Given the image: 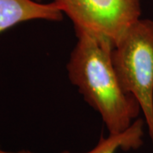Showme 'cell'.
Here are the masks:
<instances>
[{
	"mask_svg": "<svg viewBox=\"0 0 153 153\" xmlns=\"http://www.w3.org/2000/svg\"><path fill=\"white\" fill-rule=\"evenodd\" d=\"M63 16L54 1L44 4L36 0H0V33L34 20L60 22Z\"/></svg>",
	"mask_w": 153,
	"mask_h": 153,
	"instance_id": "277c9868",
	"label": "cell"
},
{
	"mask_svg": "<svg viewBox=\"0 0 153 153\" xmlns=\"http://www.w3.org/2000/svg\"><path fill=\"white\" fill-rule=\"evenodd\" d=\"M75 33L85 32L113 46L140 19L141 0H54Z\"/></svg>",
	"mask_w": 153,
	"mask_h": 153,
	"instance_id": "3957f363",
	"label": "cell"
},
{
	"mask_svg": "<svg viewBox=\"0 0 153 153\" xmlns=\"http://www.w3.org/2000/svg\"><path fill=\"white\" fill-rule=\"evenodd\" d=\"M0 149H1V147H0Z\"/></svg>",
	"mask_w": 153,
	"mask_h": 153,
	"instance_id": "ba28073f",
	"label": "cell"
},
{
	"mask_svg": "<svg viewBox=\"0 0 153 153\" xmlns=\"http://www.w3.org/2000/svg\"><path fill=\"white\" fill-rule=\"evenodd\" d=\"M36 1H38V2H42V0H36Z\"/></svg>",
	"mask_w": 153,
	"mask_h": 153,
	"instance_id": "52a82bcc",
	"label": "cell"
},
{
	"mask_svg": "<svg viewBox=\"0 0 153 153\" xmlns=\"http://www.w3.org/2000/svg\"><path fill=\"white\" fill-rule=\"evenodd\" d=\"M0 153H33L30 151H27V150H22V151H18V152H6L2 149H0Z\"/></svg>",
	"mask_w": 153,
	"mask_h": 153,
	"instance_id": "8992f818",
	"label": "cell"
},
{
	"mask_svg": "<svg viewBox=\"0 0 153 153\" xmlns=\"http://www.w3.org/2000/svg\"><path fill=\"white\" fill-rule=\"evenodd\" d=\"M145 124V120L137 118L124 132L117 134H110L107 138L101 136L98 144L93 149L84 153H116L118 149L123 151L139 149L143 145ZM60 153L72 152L63 151Z\"/></svg>",
	"mask_w": 153,
	"mask_h": 153,
	"instance_id": "5b68a950",
	"label": "cell"
},
{
	"mask_svg": "<svg viewBox=\"0 0 153 153\" xmlns=\"http://www.w3.org/2000/svg\"><path fill=\"white\" fill-rule=\"evenodd\" d=\"M76 36L66 66L68 78L100 113L110 134L123 133L139 117L141 108L117 74L112 61L114 46L85 32H76Z\"/></svg>",
	"mask_w": 153,
	"mask_h": 153,
	"instance_id": "6da1fadb",
	"label": "cell"
},
{
	"mask_svg": "<svg viewBox=\"0 0 153 153\" xmlns=\"http://www.w3.org/2000/svg\"><path fill=\"white\" fill-rule=\"evenodd\" d=\"M112 61L120 82L136 99L153 146V21L140 19L112 49Z\"/></svg>",
	"mask_w": 153,
	"mask_h": 153,
	"instance_id": "7a4b0ae2",
	"label": "cell"
}]
</instances>
